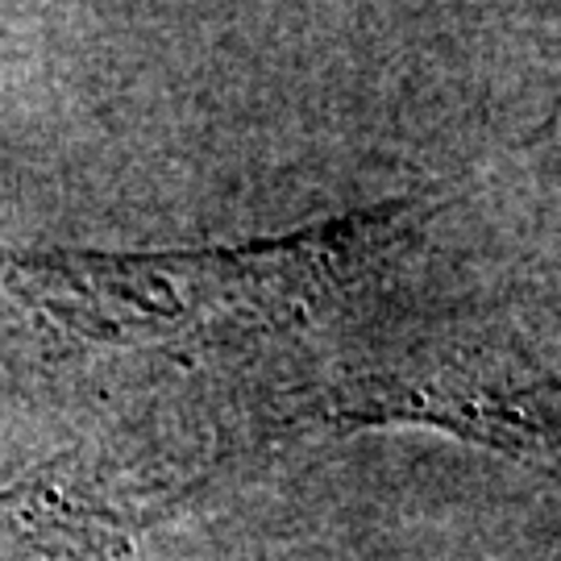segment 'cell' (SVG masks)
<instances>
[{"label": "cell", "mask_w": 561, "mask_h": 561, "mask_svg": "<svg viewBox=\"0 0 561 561\" xmlns=\"http://www.w3.org/2000/svg\"><path fill=\"white\" fill-rule=\"evenodd\" d=\"M412 225L416 204L396 201L287 238L217 250L30 254L0 245V304L92 345L229 341L304 321L375 271Z\"/></svg>", "instance_id": "cell-1"}, {"label": "cell", "mask_w": 561, "mask_h": 561, "mask_svg": "<svg viewBox=\"0 0 561 561\" xmlns=\"http://www.w3.org/2000/svg\"><path fill=\"white\" fill-rule=\"evenodd\" d=\"M329 421L358 428H437L445 437L561 474V375H370L333 396Z\"/></svg>", "instance_id": "cell-2"}, {"label": "cell", "mask_w": 561, "mask_h": 561, "mask_svg": "<svg viewBox=\"0 0 561 561\" xmlns=\"http://www.w3.org/2000/svg\"><path fill=\"white\" fill-rule=\"evenodd\" d=\"M0 561H134V528L71 461L0 491Z\"/></svg>", "instance_id": "cell-3"}]
</instances>
